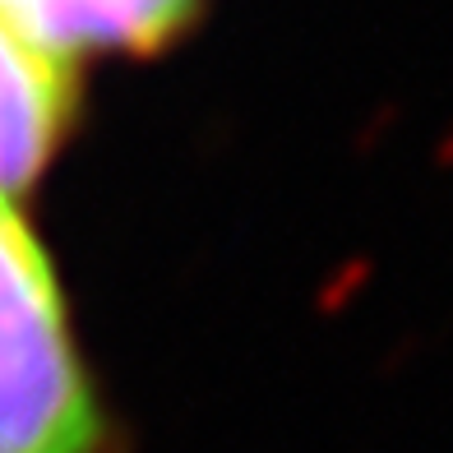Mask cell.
Returning a JSON list of instances; mask_svg holds the SVG:
<instances>
[{
    "instance_id": "1",
    "label": "cell",
    "mask_w": 453,
    "mask_h": 453,
    "mask_svg": "<svg viewBox=\"0 0 453 453\" xmlns=\"http://www.w3.org/2000/svg\"><path fill=\"white\" fill-rule=\"evenodd\" d=\"M97 407L47 255L0 195V453H97Z\"/></svg>"
},
{
    "instance_id": "2",
    "label": "cell",
    "mask_w": 453,
    "mask_h": 453,
    "mask_svg": "<svg viewBox=\"0 0 453 453\" xmlns=\"http://www.w3.org/2000/svg\"><path fill=\"white\" fill-rule=\"evenodd\" d=\"M74 56L14 24L0 10V195L33 185L74 116Z\"/></svg>"
},
{
    "instance_id": "3",
    "label": "cell",
    "mask_w": 453,
    "mask_h": 453,
    "mask_svg": "<svg viewBox=\"0 0 453 453\" xmlns=\"http://www.w3.org/2000/svg\"><path fill=\"white\" fill-rule=\"evenodd\" d=\"M199 0H0L14 24L60 56L74 51H153L195 19Z\"/></svg>"
}]
</instances>
